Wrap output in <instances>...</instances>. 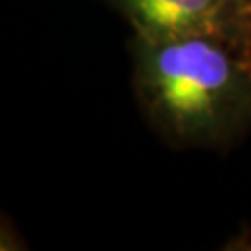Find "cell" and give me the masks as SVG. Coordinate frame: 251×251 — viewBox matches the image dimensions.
Instances as JSON below:
<instances>
[{
	"mask_svg": "<svg viewBox=\"0 0 251 251\" xmlns=\"http://www.w3.org/2000/svg\"><path fill=\"white\" fill-rule=\"evenodd\" d=\"M244 52L251 58V0H246L244 8Z\"/></svg>",
	"mask_w": 251,
	"mask_h": 251,
	"instance_id": "cell-3",
	"label": "cell"
},
{
	"mask_svg": "<svg viewBox=\"0 0 251 251\" xmlns=\"http://www.w3.org/2000/svg\"><path fill=\"white\" fill-rule=\"evenodd\" d=\"M132 88L166 144L229 149L251 130V58L214 37L132 39Z\"/></svg>",
	"mask_w": 251,
	"mask_h": 251,
	"instance_id": "cell-1",
	"label": "cell"
},
{
	"mask_svg": "<svg viewBox=\"0 0 251 251\" xmlns=\"http://www.w3.org/2000/svg\"><path fill=\"white\" fill-rule=\"evenodd\" d=\"M147 41L214 37L244 50L246 0H108Z\"/></svg>",
	"mask_w": 251,
	"mask_h": 251,
	"instance_id": "cell-2",
	"label": "cell"
}]
</instances>
